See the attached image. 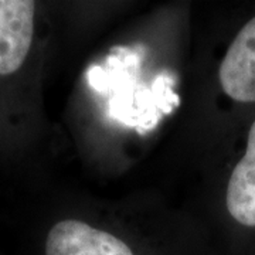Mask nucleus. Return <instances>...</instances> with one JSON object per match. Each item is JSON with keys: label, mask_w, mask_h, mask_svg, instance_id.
<instances>
[{"label": "nucleus", "mask_w": 255, "mask_h": 255, "mask_svg": "<svg viewBox=\"0 0 255 255\" xmlns=\"http://www.w3.org/2000/svg\"><path fill=\"white\" fill-rule=\"evenodd\" d=\"M223 91L238 102H255V17L228 47L219 71Z\"/></svg>", "instance_id": "3"}, {"label": "nucleus", "mask_w": 255, "mask_h": 255, "mask_svg": "<svg viewBox=\"0 0 255 255\" xmlns=\"http://www.w3.org/2000/svg\"><path fill=\"white\" fill-rule=\"evenodd\" d=\"M36 3L0 0V77L16 74L26 63L34 37Z\"/></svg>", "instance_id": "1"}, {"label": "nucleus", "mask_w": 255, "mask_h": 255, "mask_svg": "<svg viewBox=\"0 0 255 255\" xmlns=\"http://www.w3.org/2000/svg\"><path fill=\"white\" fill-rule=\"evenodd\" d=\"M44 255H136L133 250L108 231L78 220H63L50 228Z\"/></svg>", "instance_id": "2"}, {"label": "nucleus", "mask_w": 255, "mask_h": 255, "mask_svg": "<svg viewBox=\"0 0 255 255\" xmlns=\"http://www.w3.org/2000/svg\"><path fill=\"white\" fill-rule=\"evenodd\" d=\"M226 204L238 224L255 227V122L248 133L246 155L228 180Z\"/></svg>", "instance_id": "4"}]
</instances>
